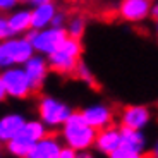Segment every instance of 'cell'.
I'll use <instances>...</instances> for the list:
<instances>
[{
	"instance_id": "cell-1",
	"label": "cell",
	"mask_w": 158,
	"mask_h": 158,
	"mask_svg": "<svg viewBox=\"0 0 158 158\" xmlns=\"http://www.w3.org/2000/svg\"><path fill=\"white\" fill-rule=\"evenodd\" d=\"M60 129V139L62 144L72 148V150L83 153L89 151L95 143L96 131L83 118L81 112H74L67 117V120L59 127Z\"/></svg>"
},
{
	"instance_id": "cell-2",
	"label": "cell",
	"mask_w": 158,
	"mask_h": 158,
	"mask_svg": "<svg viewBox=\"0 0 158 158\" xmlns=\"http://www.w3.org/2000/svg\"><path fill=\"white\" fill-rule=\"evenodd\" d=\"M83 50H84V47H83L81 40L67 36L60 43V47L47 57L50 71L60 76H72L77 62L81 60Z\"/></svg>"
},
{
	"instance_id": "cell-3",
	"label": "cell",
	"mask_w": 158,
	"mask_h": 158,
	"mask_svg": "<svg viewBox=\"0 0 158 158\" xmlns=\"http://www.w3.org/2000/svg\"><path fill=\"white\" fill-rule=\"evenodd\" d=\"M47 134H48V129L40 118H33V120L26 118V122L23 124L19 132L9 143H5V150L14 158H26L29 150L33 148V144Z\"/></svg>"
},
{
	"instance_id": "cell-4",
	"label": "cell",
	"mask_w": 158,
	"mask_h": 158,
	"mask_svg": "<svg viewBox=\"0 0 158 158\" xmlns=\"http://www.w3.org/2000/svg\"><path fill=\"white\" fill-rule=\"evenodd\" d=\"M36 112H38V118L47 126V129H59L72 114V108L69 103L57 96L43 95L38 100Z\"/></svg>"
},
{
	"instance_id": "cell-5",
	"label": "cell",
	"mask_w": 158,
	"mask_h": 158,
	"mask_svg": "<svg viewBox=\"0 0 158 158\" xmlns=\"http://www.w3.org/2000/svg\"><path fill=\"white\" fill-rule=\"evenodd\" d=\"M0 77H2V83H4L7 98L26 100L35 93L28 76H26V72L23 69V65H9V67H4L2 72H0Z\"/></svg>"
},
{
	"instance_id": "cell-6",
	"label": "cell",
	"mask_w": 158,
	"mask_h": 158,
	"mask_svg": "<svg viewBox=\"0 0 158 158\" xmlns=\"http://www.w3.org/2000/svg\"><path fill=\"white\" fill-rule=\"evenodd\" d=\"M29 43H31L35 53L48 57L52 52H55L60 47L64 40L67 38V33L64 28H43V29H31L26 33Z\"/></svg>"
},
{
	"instance_id": "cell-7",
	"label": "cell",
	"mask_w": 158,
	"mask_h": 158,
	"mask_svg": "<svg viewBox=\"0 0 158 158\" xmlns=\"http://www.w3.org/2000/svg\"><path fill=\"white\" fill-rule=\"evenodd\" d=\"M0 45H2V55H4V67L23 65L35 55V50L26 35L9 36L4 41H0Z\"/></svg>"
},
{
	"instance_id": "cell-8",
	"label": "cell",
	"mask_w": 158,
	"mask_h": 158,
	"mask_svg": "<svg viewBox=\"0 0 158 158\" xmlns=\"http://www.w3.org/2000/svg\"><path fill=\"white\" fill-rule=\"evenodd\" d=\"M151 4L153 2L150 0H120L117 16L131 24L144 23L148 17H151Z\"/></svg>"
},
{
	"instance_id": "cell-9",
	"label": "cell",
	"mask_w": 158,
	"mask_h": 158,
	"mask_svg": "<svg viewBox=\"0 0 158 158\" xmlns=\"http://www.w3.org/2000/svg\"><path fill=\"white\" fill-rule=\"evenodd\" d=\"M81 115L83 118L89 124L95 131H100L103 127H108L114 124V118H115V114H114V108L107 103H91L88 107L81 108Z\"/></svg>"
},
{
	"instance_id": "cell-10",
	"label": "cell",
	"mask_w": 158,
	"mask_h": 158,
	"mask_svg": "<svg viewBox=\"0 0 158 158\" xmlns=\"http://www.w3.org/2000/svg\"><path fill=\"white\" fill-rule=\"evenodd\" d=\"M23 69H24V72H26V76H28L35 93L45 86V83H47V79H48V74H50V67H48L47 57L35 53L28 62L23 64Z\"/></svg>"
},
{
	"instance_id": "cell-11",
	"label": "cell",
	"mask_w": 158,
	"mask_h": 158,
	"mask_svg": "<svg viewBox=\"0 0 158 158\" xmlns=\"http://www.w3.org/2000/svg\"><path fill=\"white\" fill-rule=\"evenodd\" d=\"M151 122V112L144 105H127L120 112V127L143 131Z\"/></svg>"
},
{
	"instance_id": "cell-12",
	"label": "cell",
	"mask_w": 158,
	"mask_h": 158,
	"mask_svg": "<svg viewBox=\"0 0 158 158\" xmlns=\"http://www.w3.org/2000/svg\"><path fill=\"white\" fill-rule=\"evenodd\" d=\"M118 146H120V127L112 124V126H108V127H103V129L96 131L93 148H95L98 153L108 156V155H110L112 151H115Z\"/></svg>"
},
{
	"instance_id": "cell-13",
	"label": "cell",
	"mask_w": 158,
	"mask_h": 158,
	"mask_svg": "<svg viewBox=\"0 0 158 158\" xmlns=\"http://www.w3.org/2000/svg\"><path fill=\"white\" fill-rule=\"evenodd\" d=\"M60 148H62L60 139L48 132L47 136H43L33 144L26 158H59Z\"/></svg>"
},
{
	"instance_id": "cell-14",
	"label": "cell",
	"mask_w": 158,
	"mask_h": 158,
	"mask_svg": "<svg viewBox=\"0 0 158 158\" xmlns=\"http://www.w3.org/2000/svg\"><path fill=\"white\" fill-rule=\"evenodd\" d=\"M24 122H26V117L21 112H9L2 115L0 117V144L10 141L19 132Z\"/></svg>"
},
{
	"instance_id": "cell-15",
	"label": "cell",
	"mask_w": 158,
	"mask_h": 158,
	"mask_svg": "<svg viewBox=\"0 0 158 158\" xmlns=\"http://www.w3.org/2000/svg\"><path fill=\"white\" fill-rule=\"evenodd\" d=\"M7 26L12 36L26 35L31 31V10L29 9H14L5 16Z\"/></svg>"
},
{
	"instance_id": "cell-16",
	"label": "cell",
	"mask_w": 158,
	"mask_h": 158,
	"mask_svg": "<svg viewBox=\"0 0 158 158\" xmlns=\"http://www.w3.org/2000/svg\"><path fill=\"white\" fill-rule=\"evenodd\" d=\"M31 10V29H43L48 28L55 16V12L59 10V7L55 5V2H45V4L35 5Z\"/></svg>"
},
{
	"instance_id": "cell-17",
	"label": "cell",
	"mask_w": 158,
	"mask_h": 158,
	"mask_svg": "<svg viewBox=\"0 0 158 158\" xmlns=\"http://www.w3.org/2000/svg\"><path fill=\"white\" fill-rule=\"evenodd\" d=\"M120 144L126 148H131V150L144 153V150H146V136H144L143 131L120 127Z\"/></svg>"
},
{
	"instance_id": "cell-18",
	"label": "cell",
	"mask_w": 158,
	"mask_h": 158,
	"mask_svg": "<svg viewBox=\"0 0 158 158\" xmlns=\"http://www.w3.org/2000/svg\"><path fill=\"white\" fill-rule=\"evenodd\" d=\"M64 29H65L67 36H71V38L83 40L84 33H86V19L83 16H79V14L71 16V17H67V23H65Z\"/></svg>"
},
{
	"instance_id": "cell-19",
	"label": "cell",
	"mask_w": 158,
	"mask_h": 158,
	"mask_svg": "<svg viewBox=\"0 0 158 158\" xmlns=\"http://www.w3.org/2000/svg\"><path fill=\"white\" fill-rule=\"evenodd\" d=\"M72 76H74V77H77L79 81L86 83L88 86L96 88V77H95V74H93V71L88 67V64L83 62V60H79V62H77V65H76Z\"/></svg>"
},
{
	"instance_id": "cell-20",
	"label": "cell",
	"mask_w": 158,
	"mask_h": 158,
	"mask_svg": "<svg viewBox=\"0 0 158 158\" xmlns=\"http://www.w3.org/2000/svg\"><path fill=\"white\" fill-rule=\"evenodd\" d=\"M108 158H146L143 151H136V150H131V148H126V146H120L117 148L115 151H112L108 155Z\"/></svg>"
},
{
	"instance_id": "cell-21",
	"label": "cell",
	"mask_w": 158,
	"mask_h": 158,
	"mask_svg": "<svg viewBox=\"0 0 158 158\" xmlns=\"http://www.w3.org/2000/svg\"><path fill=\"white\" fill-rule=\"evenodd\" d=\"M67 17L69 16L64 10H57L55 16H53V19H52V23H50V26L52 28H64L65 23H67Z\"/></svg>"
},
{
	"instance_id": "cell-22",
	"label": "cell",
	"mask_w": 158,
	"mask_h": 158,
	"mask_svg": "<svg viewBox=\"0 0 158 158\" xmlns=\"http://www.w3.org/2000/svg\"><path fill=\"white\" fill-rule=\"evenodd\" d=\"M19 5V0H0V14H9Z\"/></svg>"
},
{
	"instance_id": "cell-23",
	"label": "cell",
	"mask_w": 158,
	"mask_h": 158,
	"mask_svg": "<svg viewBox=\"0 0 158 158\" xmlns=\"http://www.w3.org/2000/svg\"><path fill=\"white\" fill-rule=\"evenodd\" d=\"M10 31H9V26H7V19H5V14H0V41H4L5 38H9Z\"/></svg>"
},
{
	"instance_id": "cell-24",
	"label": "cell",
	"mask_w": 158,
	"mask_h": 158,
	"mask_svg": "<svg viewBox=\"0 0 158 158\" xmlns=\"http://www.w3.org/2000/svg\"><path fill=\"white\" fill-rule=\"evenodd\" d=\"M59 158H79V151H76V150H72V148L62 144L60 153H59Z\"/></svg>"
},
{
	"instance_id": "cell-25",
	"label": "cell",
	"mask_w": 158,
	"mask_h": 158,
	"mask_svg": "<svg viewBox=\"0 0 158 158\" xmlns=\"http://www.w3.org/2000/svg\"><path fill=\"white\" fill-rule=\"evenodd\" d=\"M45 2H52V0H19V4L28 5V7H35V5L45 4Z\"/></svg>"
},
{
	"instance_id": "cell-26",
	"label": "cell",
	"mask_w": 158,
	"mask_h": 158,
	"mask_svg": "<svg viewBox=\"0 0 158 158\" xmlns=\"http://www.w3.org/2000/svg\"><path fill=\"white\" fill-rule=\"evenodd\" d=\"M151 17L155 21L158 19V0H155L153 4H151Z\"/></svg>"
},
{
	"instance_id": "cell-27",
	"label": "cell",
	"mask_w": 158,
	"mask_h": 158,
	"mask_svg": "<svg viewBox=\"0 0 158 158\" xmlns=\"http://www.w3.org/2000/svg\"><path fill=\"white\" fill-rule=\"evenodd\" d=\"M5 100H7V95H5V88L2 83V77H0V103H4Z\"/></svg>"
},
{
	"instance_id": "cell-28",
	"label": "cell",
	"mask_w": 158,
	"mask_h": 158,
	"mask_svg": "<svg viewBox=\"0 0 158 158\" xmlns=\"http://www.w3.org/2000/svg\"><path fill=\"white\" fill-rule=\"evenodd\" d=\"M151 158H158V139L153 144V148H151Z\"/></svg>"
},
{
	"instance_id": "cell-29",
	"label": "cell",
	"mask_w": 158,
	"mask_h": 158,
	"mask_svg": "<svg viewBox=\"0 0 158 158\" xmlns=\"http://www.w3.org/2000/svg\"><path fill=\"white\" fill-rule=\"evenodd\" d=\"M79 158H96V156L91 151H83V153H79Z\"/></svg>"
},
{
	"instance_id": "cell-30",
	"label": "cell",
	"mask_w": 158,
	"mask_h": 158,
	"mask_svg": "<svg viewBox=\"0 0 158 158\" xmlns=\"http://www.w3.org/2000/svg\"><path fill=\"white\" fill-rule=\"evenodd\" d=\"M0 69H4V55H2V45H0Z\"/></svg>"
},
{
	"instance_id": "cell-31",
	"label": "cell",
	"mask_w": 158,
	"mask_h": 158,
	"mask_svg": "<svg viewBox=\"0 0 158 158\" xmlns=\"http://www.w3.org/2000/svg\"><path fill=\"white\" fill-rule=\"evenodd\" d=\"M155 29H156V38H158V19H156V24H155Z\"/></svg>"
},
{
	"instance_id": "cell-32",
	"label": "cell",
	"mask_w": 158,
	"mask_h": 158,
	"mask_svg": "<svg viewBox=\"0 0 158 158\" xmlns=\"http://www.w3.org/2000/svg\"><path fill=\"white\" fill-rule=\"evenodd\" d=\"M71 2H81V0H71Z\"/></svg>"
},
{
	"instance_id": "cell-33",
	"label": "cell",
	"mask_w": 158,
	"mask_h": 158,
	"mask_svg": "<svg viewBox=\"0 0 158 158\" xmlns=\"http://www.w3.org/2000/svg\"><path fill=\"white\" fill-rule=\"evenodd\" d=\"M150 2H155V0H150Z\"/></svg>"
},
{
	"instance_id": "cell-34",
	"label": "cell",
	"mask_w": 158,
	"mask_h": 158,
	"mask_svg": "<svg viewBox=\"0 0 158 158\" xmlns=\"http://www.w3.org/2000/svg\"><path fill=\"white\" fill-rule=\"evenodd\" d=\"M0 158H2V153H0Z\"/></svg>"
}]
</instances>
